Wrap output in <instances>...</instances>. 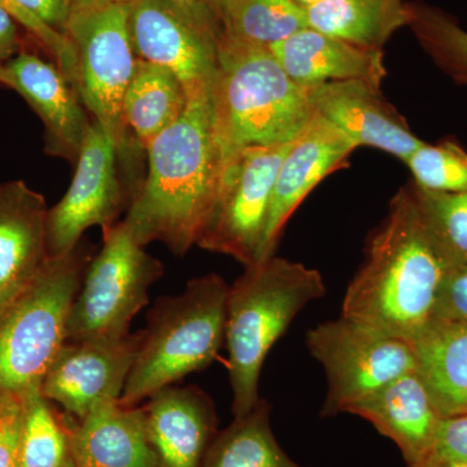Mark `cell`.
Wrapping results in <instances>:
<instances>
[{
  "label": "cell",
  "instance_id": "1",
  "mask_svg": "<svg viewBox=\"0 0 467 467\" xmlns=\"http://www.w3.org/2000/svg\"><path fill=\"white\" fill-rule=\"evenodd\" d=\"M451 270L409 184L393 196L387 216L368 239L342 316L411 344L435 321Z\"/></svg>",
  "mask_w": 467,
  "mask_h": 467
},
{
  "label": "cell",
  "instance_id": "2",
  "mask_svg": "<svg viewBox=\"0 0 467 467\" xmlns=\"http://www.w3.org/2000/svg\"><path fill=\"white\" fill-rule=\"evenodd\" d=\"M211 91L192 95L182 115L150 144L149 175L124 223L135 241L161 242L177 256L196 245L216 202L223 160Z\"/></svg>",
  "mask_w": 467,
  "mask_h": 467
},
{
  "label": "cell",
  "instance_id": "3",
  "mask_svg": "<svg viewBox=\"0 0 467 467\" xmlns=\"http://www.w3.org/2000/svg\"><path fill=\"white\" fill-rule=\"evenodd\" d=\"M223 162L248 146L290 143L315 109L309 88L292 81L269 47L221 36L211 91Z\"/></svg>",
  "mask_w": 467,
  "mask_h": 467
},
{
  "label": "cell",
  "instance_id": "4",
  "mask_svg": "<svg viewBox=\"0 0 467 467\" xmlns=\"http://www.w3.org/2000/svg\"><path fill=\"white\" fill-rule=\"evenodd\" d=\"M325 294L318 270L275 254L245 267L229 285L225 340L234 417L248 413L259 402L267 353L301 310Z\"/></svg>",
  "mask_w": 467,
  "mask_h": 467
},
{
  "label": "cell",
  "instance_id": "5",
  "mask_svg": "<svg viewBox=\"0 0 467 467\" xmlns=\"http://www.w3.org/2000/svg\"><path fill=\"white\" fill-rule=\"evenodd\" d=\"M227 291L223 276L211 273L156 301L119 400L140 405L214 361L225 340Z\"/></svg>",
  "mask_w": 467,
  "mask_h": 467
},
{
  "label": "cell",
  "instance_id": "6",
  "mask_svg": "<svg viewBox=\"0 0 467 467\" xmlns=\"http://www.w3.org/2000/svg\"><path fill=\"white\" fill-rule=\"evenodd\" d=\"M88 263L81 244L48 257L32 284L0 306V401L41 389L66 343L67 315Z\"/></svg>",
  "mask_w": 467,
  "mask_h": 467
},
{
  "label": "cell",
  "instance_id": "7",
  "mask_svg": "<svg viewBox=\"0 0 467 467\" xmlns=\"http://www.w3.org/2000/svg\"><path fill=\"white\" fill-rule=\"evenodd\" d=\"M101 232L103 245L86 267L67 315V340L130 334L131 321L149 304L150 285L164 275L161 261L135 241L124 221Z\"/></svg>",
  "mask_w": 467,
  "mask_h": 467
},
{
  "label": "cell",
  "instance_id": "8",
  "mask_svg": "<svg viewBox=\"0 0 467 467\" xmlns=\"http://www.w3.org/2000/svg\"><path fill=\"white\" fill-rule=\"evenodd\" d=\"M129 3L73 9L66 29L76 52L77 92L115 143L119 158L135 147L122 119V103L137 64Z\"/></svg>",
  "mask_w": 467,
  "mask_h": 467
},
{
  "label": "cell",
  "instance_id": "9",
  "mask_svg": "<svg viewBox=\"0 0 467 467\" xmlns=\"http://www.w3.org/2000/svg\"><path fill=\"white\" fill-rule=\"evenodd\" d=\"M306 343L327 378L324 418L346 413L353 402L417 371L410 343L343 316L313 327Z\"/></svg>",
  "mask_w": 467,
  "mask_h": 467
},
{
  "label": "cell",
  "instance_id": "10",
  "mask_svg": "<svg viewBox=\"0 0 467 467\" xmlns=\"http://www.w3.org/2000/svg\"><path fill=\"white\" fill-rule=\"evenodd\" d=\"M291 143L248 146L223 162L213 211L196 245L244 267L259 261L279 167Z\"/></svg>",
  "mask_w": 467,
  "mask_h": 467
},
{
  "label": "cell",
  "instance_id": "11",
  "mask_svg": "<svg viewBox=\"0 0 467 467\" xmlns=\"http://www.w3.org/2000/svg\"><path fill=\"white\" fill-rule=\"evenodd\" d=\"M119 152L103 126L92 119L86 131L76 173L61 201L48 208V257L64 256L81 244L86 230L119 223L130 207L117 171Z\"/></svg>",
  "mask_w": 467,
  "mask_h": 467
},
{
  "label": "cell",
  "instance_id": "12",
  "mask_svg": "<svg viewBox=\"0 0 467 467\" xmlns=\"http://www.w3.org/2000/svg\"><path fill=\"white\" fill-rule=\"evenodd\" d=\"M129 30L135 57L173 73L187 98L212 90L220 38L216 33L167 0H130Z\"/></svg>",
  "mask_w": 467,
  "mask_h": 467
},
{
  "label": "cell",
  "instance_id": "13",
  "mask_svg": "<svg viewBox=\"0 0 467 467\" xmlns=\"http://www.w3.org/2000/svg\"><path fill=\"white\" fill-rule=\"evenodd\" d=\"M142 334L66 340L43 378V396L82 420L97 402L121 398Z\"/></svg>",
  "mask_w": 467,
  "mask_h": 467
},
{
  "label": "cell",
  "instance_id": "14",
  "mask_svg": "<svg viewBox=\"0 0 467 467\" xmlns=\"http://www.w3.org/2000/svg\"><path fill=\"white\" fill-rule=\"evenodd\" d=\"M358 149L324 117L315 113L294 140L276 174L259 261L275 254L285 223L322 180L342 168Z\"/></svg>",
  "mask_w": 467,
  "mask_h": 467
},
{
  "label": "cell",
  "instance_id": "15",
  "mask_svg": "<svg viewBox=\"0 0 467 467\" xmlns=\"http://www.w3.org/2000/svg\"><path fill=\"white\" fill-rule=\"evenodd\" d=\"M0 85L20 94L41 119L46 152L76 164L91 119L78 92L58 67L21 50L0 66Z\"/></svg>",
  "mask_w": 467,
  "mask_h": 467
},
{
  "label": "cell",
  "instance_id": "16",
  "mask_svg": "<svg viewBox=\"0 0 467 467\" xmlns=\"http://www.w3.org/2000/svg\"><path fill=\"white\" fill-rule=\"evenodd\" d=\"M309 97L315 113L356 147H371L405 161L423 144L377 86L365 81L331 82L309 88Z\"/></svg>",
  "mask_w": 467,
  "mask_h": 467
},
{
  "label": "cell",
  "instance_id": "17",
  "mask_svg": "<svg viewBox=\"0 0 467 467\" xmlns=\"http://www.w3.org/2000/svg\"><path fill=\"white\" fill-rule=\"evenodd\" d=\"M142 407L158 467H202L218 432L211 396L198 386H169Z\"/></svg>",
  "mask_w": 467,
  "mask_h": 467
},
{
  "label": "cell",
  "instance_id": "18",
  "mask_svg": "<svg viewBox=\"0 0 467 467\" xmlns=\"http://www.w3.org/2000/svg\"><path fill=\"white\" fill-rule=\"evenodd\" d=\"M47 202L24 181L0 184V306L32 284L48 259Z\"/></svg>",
  "mask_w": 467,
  "mask_h": 467
},
{
  "label": "cell",
  "instance_id": "19",
  "mask_svg": "<svg viewBox=\"0 0 467 467\" xmlns=\"http://www.w3.org/2000/svg\"><path fill=\"white\" fill-rule=\"evenodd\" d=\"M70 435L76 467H158L142 404L97 402L82 420L70 417Z\"/></svg>",
  "mask_w": 467,
  "mask_h": 467
},
{
  "label": "cell",
  "instance_id": "20",
  "mask_svg": "<svg viewBox=\"0 0 467 467\" xmlns=\"http://www.w3.org/2000/svg\"><path fill=\"white\" fill-rule=\"evenodd\" d=\"M346 413L364 418L391 439L407 466L429 457L441 418L417 371L396 378L353 402Z\"/></svg>",
  "mask_w": 467,
  "mask_h": 467
},
{
  "label": "cell",
  "instance_id": "21",
  "mask_svg": "<svg viewBox=\"0 0 467 467\" xmlns=\"http://www.w3.org/2000/svg\"><path fill=\"white\" fill-rule=\"evenodd\" d=\"M270 50L292 81L306 88L343 81H365L380 88L387 75L383 51L359 47L310 27Z\"/></svg>",
  "mask_w": 467,
  "mask_h": 467
},
{
  "label": "cell",
  "instance_id": "22",
  "mask_svg": "<svg viewBox=\"0 0 467 467\" xmlns=\"http://www.w3.org/2000/svg\"><path fill=\"white\" fill-rule=\"evenodd\" d=\"M417 374L441 417L467 413V324L436 321L411 343Z\"/></svg>",
  "mask_w": 467,
  "mask_h": 467
},
{
  "label": "cell",
  "instance_id": "23",
  "mask_svg": "<svg viewBox=\"0 0 467 467\" xmlns=\"http://www.w3.org/2000/svg\"><path fill=\"white\" fill-rule=\"evenodd\" d=\"M187 101L186 91L173 73L137 58L122 103V119L134 146L149 149L162 131L180 119Z\"/></svg>",
  "mask_w": 467,
  "mask_h": 467
},
{
  "label": "cell",
  "instance_id": "24",
  "mask_svg": "<svg viewBox=\"0 0 467 467\" xmlns=\"http://www.w3.org/2000/svg\"><path fill=\"white\" fill-rule=\"evenodd\" d=\"M306 15L310 29L378 51L409 21L405 0H326Z\"/></svg>",
  "mask_w": 467,
  "mask_h": 467
},
{
  "label": "cell",
  "instance_id": "25",
  "mask_svg": "<svg viewBox=\"0 0 467 467\" xmlns=\"http://www.w3.org/2000/svg\"><path fill=\"white\" fill-rule=\"evenodd\" d=\"M272 405L264 399L218 431L202 467H303L285 454L273 432Z\"/></svg>",
  "mask_w": 467,
  "mask_h": 467
},
{
  "label": "cell",
  "instance_id": "26",
  "mask_svg": "<svg viewBox=\"0 0 467 467\" xmlns=\"http://www.w3.org/2000/svg\"><path fill=\"white\" fill-rule=\"evenodd\" d=\"M21 404L18 467H76L70 417L61 414L41 389L27 392Z\"/></svg>",
  "mask_w": 467,
  "mask_h": 467
},
{
  "label": "cell",
  "instance_id": "27",
  "mask_svg": "<svg viewBox=\"0 0 467 467\" xmlns=\"http://www.w3.org/2000/svg\"><path fill=\"white\" fill-rule=\"evenodd\" d=\"M306 27V8L295 0H226L221 36L270 48Z\"/></svg>",
  "mask_w": 467,
  "mask_h": 467
},
{
  "label": "cell",
  "instance_id": "28",
  "mask_svg": "<svg viewBox=\"0 0 467 467\" xmlns=\"http://www.w3.org/2000/svg\"><path fill=\"white\" fill-rule=\"evenodd\" d=\"M408 27L436 66L456 84L467 86V32L441 9L408 3Z\"/></svg>",
  "mask_w": 467,
  "mask_h": 467
},
{
  "label": "cell",
  "instance_id": "29",
  "mask_svg": "<svg viewBox=\"0 0 467 467\" xmlns=\"http://www.w3.org/2000/svg\"><path fill=\"white\" fill-rule=\"evenodd\" d=\"M430 233L451 267L467 265V192H429L410 184Z\"/></svg>",
  "mask_w": 467,
  "mask_h": 467
},
{
  "label": "cell",
  "instance_id": "30",
  "mask_svg": "<svg viewBox=\"0 0 467 467\" xmlns=\"http://www.w3.org/2000/svg\"><path fill=\"white\" fill-rule=\"evenodd\" d=\"M404 162L420 189L445 193L467 192V152L459 144L450 140L435 146L423 143Z\"/></svg>",
  "mask_w": 467,
  "mask_h": 467
},
{
  "label": "cell",
  "instance_id": "31",
  "mask_svg": "<svg viewBox=\"0 0 467 467\" xmlns=\"http://www.w3.org/2000/svg\"><path fill=\"white\" fill-rule=\"evenodd\" d=\"M0 8L8 12L18 26L26 27L27 32L41 43L42 47L51 57L52 63L58 67L77 91L76 52L66 34L57 32L54 27L43 23L41 18L34 16L23 5H18L17 0H0Z\"/></svg>",
  "mask_w": 467,
  "mask_h": 467
},
{
  "label": "cell",
  "instance_id": "32",
  "mask_svg": "<svg viewBox=\"0 0 467 467\" xmlns=\"http://www.w3.org/2000/svg\"><path fill=\"white\" fill-rule=\"evenodd\" d=\"M429 457L467 463V413L441 418Z\"/></svg>",
  "mask_w": 467,
  "mask_h": 467
},
{
  "label": "cell",
  "instance_id": "33",
  "mask_svg": "<svg viewBox=\"0 0 467 467\" xmlns=\"http://www.w3.org/2000/svg\"><path fill=\"white\" fill-rule=\"evenodd\" d=\"M21 422V398H5L0 407V467H18Z\"/></svg>",
  "mask_w": 467,
  "mask_h": 467
},
{
  "label": "cell",
  "instance_id": "34",
  "mask_svg": "<svg viewBox=\"0 0 467 467\" xmlns=\"http://www.w3.org/2000/svg\"><path fill=\"white\" fill-rule=\"evenodd\" d=\"M467 324V265L451 267L442 285L435 321Z\"/></svg>",
  "mask_w": 467,
  "mask_h": 467
},
{
  "label": "cell",
  "instance_id": "35",
  "mask_svg": "<svg viewBox=\"0 0 467 467\" xmlns=\"http://www.w3.org/2000/svg\"><path fill=\"white\" fill-rule=\"evenodd\" d=\"M173 7L221 36L226 0H167ZM220 39V38H218Z\"/></svg>",
  "mask_w": 467,
  "mask_h": 467
},
{
  "label": "cell",
  "instance_id": "36",
  "mask_svg": "<svg viewBox=\"0 0 467 467\" xmlns=\"http://www.w3.org/2000/svg\"><path fill=\"white\" fill-rule=\"evenodd\" d=\"M17 3L48 26L66 34L67 24L73 11L72 0H17Z\"/></svg>",
  "mask_w": 467,
  "mask_h": 467
},
{
  "label": "cell",
  "instance_id": "37",
  "mask_svg": "<svg viewBox=\"0 0 467 467\" xmlns=\"http://www.w3.org/2000/svg\"><path fill=\"white\" fill-rule=\"evenodd\" d=\"M17 23L8 12L0 8V66L20 52Z\"/></svg>",
  "mask_w": 467,
  "mask_h": 467
},
{
  "label": "cell",
  "instance_id": "38",
  "mask_svg": "<svg viewBox=\"0 0 467 467\" xmlns=\"http://www.w3.org/2000/svg\"><path fill=\"white\" fill-rule=\"evenodd\" d=\"M408 467H467V463L454 462V461L435 459V457H426L425 460L408 465Z\"/></svg>",
  "mask_w": 467,
  "mask_h": 467
},
{
  "label": "cell",
  "instance_id": "39",
  "mask_svg": "<svg viewBox=\"0 0 467 467\" xmlns=\"http://www.w3.org/2000/svg\"><path fill=\"white\" fill-rule=\"evenodd\" d=\"M130 0H72L73 9L95 7V5H112V3H129Z\"/></svg>",
  "mask_w": 467,
  "mask_h": 467
},
{
  "label": "cell",
  "instance_id": "40",
  "mask_svg": "<svg viewBox=\"0 0 467 467\" xmlns=\"http://www.w3.org/2000/svg\"><path fill=\"white\" fill-rule=\"evenodd\" d=\"M295 2L299 3L301 7H309V5H317V3L326 2V0H295Z\"/></svg>",
  "mask_w": 467,
  "mask_h": 467
},
{
  "label": "cell",
  "instance_id": "41",
  "mask_svg": "<svg viewBox=\"0 0 467 467\" xmlns=\"http://www.w3.org/2000/svg\"><path fill=\"white\" fill-rule=\"evenodd\" d=\"M3 400H5V399H3ZM3 400H2V401H3ZM2 401H0V407H2Z\"/></svg>",
  "mask_w": 467,
  "mask_h": 467
}]
</instances>
